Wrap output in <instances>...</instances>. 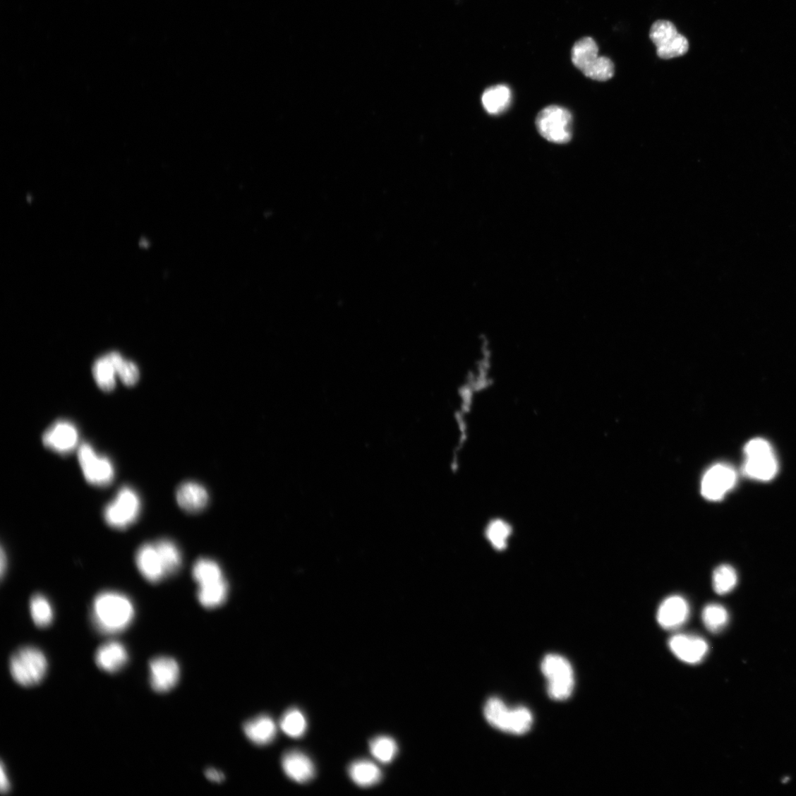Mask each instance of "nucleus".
<instances>
[{
    "mask_svg": "<svg viewBox=\"0 0 796 796\" xmlns=\"http://www.w3.org/2000/svg\"><path fill=\"white\" fill-rule=\"evenodd\" d=\"M511 532V526L507 523L502 520L496 519L491 521L488 525L486 536L495 549L502 550L506 548Z\"/></svg>",
    "mask_w": 796,
    "mask_h": 796,
    "instance_id": "obj_33",
    "label": "nucleus"
},
{
    "mask_svg": "<svg viewBox=\"0 0 796 796\" xmlns=\"http://www.w3.org/2000/svg\"><path fill=\"white\" fill-rule=\"evenodd\" d=\"M670 649L680 660L696 665L707 656L708 645L705 639L691 634H676L669 641Z\"/></svg>",
    "mask_w": 796,
    "mask_h": 796,
    "instance_id": "obj_13",
    "label": "nucleus"
},
{
    "mask_svg": "<svg viewBox=\"0 0 796 796\" xmlns=\"http://www.w3.org/2000/svg\"><path fill=\"white\" fill-rule=\"evenodd\" d=\"M205 776L208 780L217 783L223 782L225 778L224 775L222 772L213 768L207 769L205 772Z\"/></svg>",
    "mask_w": 796,
    "mask_h": 796,
    "instance_id": "obj_34",
    "label": "nucleus"
},
{
    "mask_svg": "<svg viewBox=\"0 0 796 796\" xmlns=\"http://www.w3.org/2000/svg\"><path fill=\"white\" fill-rule=\"evenodd\" d=\"M149 669L151 686L155 691L165 693L177 685L180 669L174 658L164 656L155 658L150 662Z\"/></svg>",
    "mask_w": 796,
    "mask_h": 796,
    "instance_id": "obj_14",
    "label": "nucleus"
},
{
    "mask_svg": "<svg viewBox=\"0 0 796 796\" xmlns=\"http://www.w3.org/2000/svg\"><path fill=\"white\" fill-rule=\"evenodd\" d=\"M134 604L123 593L104 591L96 596L92 606V620L99 632L111 635L123 632L134 620Z\"/></svg>",
    "mask_w": 796,
    "mask_h": 796,
    "instance_id": "obj_1",
    "label": "nucleus"
},
{
    "mask_svg": "<svg viewBox=\"0 0 796 796\" xmlns=\"http://www.w3.org/2000/svg\"><path fill=\"white\" fill-rule=\"evenodd\" d=\"M0 786H1V792L7 793L11 788L8 777L6 772V768L4 764L1 765V779H0Z\"/></svg>",
    "mask_w": 796,
    "mask_h": 796,
    "instance_id": "obj_35",
    "label": "nucleus"
},
{
    "mask_svg": "<svg viewBox=\"0 0 796 796\" xmlns=\"http://www.w3.org/2000/svg\"><path fill=\"white\" fill-rule=\"evenodd\" d=\"M372 755L379 761L387 764L391 762L397 755V745L395 741L389 737H378L370 743Z\"/></svg>",
    "mask_w": 796,
    "mask_h": 796,
    "instance_id": "obj_32",
    "label": "nucleus"
},
{
    "mask_svg": "<svg viewBox=\"0 0 796 796\" xmlns=\"http://www.w3.org/2000/svg\"><path fill=\"white\" fill-rule=\"evenodd\" d=\"M128 660V652L124 645L119 641H112L102 645L95 654L98 668L110 673L121 670Z\"/></svg>",
    "mask_w": 796,
    "mask_h": 796,
    "instance_id": "obj_17",
    "label": "nucleus"
},
{
    "mask_svg": "<svg viewBox=\"0 0 796 796\" xmlns=\"http://www.w3.org/2000/svg\"><path fill=\"white\" fill-rule=\"evenodd\" d=\"M650 38L657 47V55L662 59L682 56L689 51L687 39L677 32L673 23L668 20L654 23L651 28Z\"/></svg>",
    "mask_w": 796,
    "mask_h": 796,
    "instance_id": "obj_8",
    "label": "nucleus"
},
{
    "mask_svg": "<svg viewBox=\"0 0 796 796\" xmlns=\"http://www.w3.org/2000/svg\"><path fill=\"white\" fill-rule=\"evenodd\" d=\"M737 584V574L735 569L728 565L718 567L713 574V586L720 595L731 592Z\"/></svg>",
    "mask_w": 796,
    "mask_h": 796,
    "instance_id": "obj_30",
    "label": "nucleus"
},
{
    "mask_svg": "<svg viewBox=\"0 0 796 796\" xmlns=\"http://www.w3.org/2000/svg\"><path fill=\"white\" fill-rule=\"evenodd\" d=\"M689 613V605L684 597L671 596L660 605L657 611V621L665 629H677L687 622Z\"/></svg>",
    "mask_w": 796,
    "mask_h": 796,
    "instance_id": "obj_15",
    "label": "nucleus"
},
{
    "mask_svg": "<svg viewBox=\"0 0 796 796\" xmlns=\"http://www.w3.org/2000/svg\"><path fill=\"white\" fill-rule=\"evenodd\" d=\"M572 59L576 68L592 80L606 81L615 75V64L609 58L599 56V47L591 37L574 44Z\"/></svg>",
    "mask_w": 796,
    "mask_h": 796,
    "instance_id": "obj_2",
    "label": "nucleus"
},
{
    "mask_svg": "<svg viewBox=\"0 0 796 796\" xmlns=\"http://www.w3.org/2000/svg\"><path fill=\"white\" fill-rule=\"evenodd\" d=\"M737 483V474L725 464H718L711 467L704 476L701 483L702 495L708 501L718 502L732 490Z\"/></svg>",
    "mask_w": 796,
    "mask_h": 796,
    "instance_id": "obj_10",
    "label": "nucleus"
},
{
    "mask_svg": "<svg viewBox=\"0 0 796 796\" xmlns=\"http://www.w3.org/2000/svg\"><path fill=\"white\" fill-rule=\"evenodd\" d=\"M702 620L711 633H720L727 625L729 616L727 610L719 604H709L702 612Z\"/></svg>",
    "mask_w": 796,
    "mask_h": 796,
    "instance_id": "obj_28",
    "label": "nucleus"
},
{
    "mask_svg": "<svg viewBox=\"0 0 796 796\" xmlns=\"http://www.w3.org/2000/svg\"><path fill=\"white\" fill-rule=\"evenodd\" d=\"M176 497L179 506L189 513L201 512L209 502L207 490L201 485L191 482L181 484Z\"/></svg>",
    "mask_w": 796,
    "mask_h": 796,
    "instance_id": "obj_18",
    "label": "nucleus"
},
{
    "mask_svg": "<svg viewBox=\"0 0 796 796\" xmlns=\"http://www.w3.org/2000/svg\"><path fill=\"white\" fill-rule=\"evenodd\" d=\"M746 461L744 473L746 476L763 482L770 481L778 472V462L771 445L765 440L756 438L744 447Z\"/></svg>",
    "mask_w": 796,
    "mask_h": 796,
    "instance_id": "obj_6",
    "label": "nucleus"
},
{
    "mask_svg": "<svg viewBox=\"0 0 796 796\" xmlns=\"http://www.w3.org/2000/svg\"><path fill=\"white\" fill-rule=\"evenodd\" d=\"M533 721L530 711L522 706L510 709L506 732L523 735L529 731Z\"/></svg>",
    "mask_w": 796,
    "mask_h": 796,
    "instance_id": "obj_29",
    "label": "nucleus"
},
{
    "mask_svg": "<svg viewBox=\"0 0 796 796\" xmlns=\"http://www.w3.org/2000/svg\"><path fill=\"white\" fill-rule=\"evenodd\" d=\"M47 670L44 653L36 648L25 646L16 651L10 661V672L16 683L23 687L40 684Z\"/></svg>",
    "mask_w": 796,
    "mask_h": 796,
    "instance_id": "obj_4",
    "label": "nucleus"
},
{
    "mask_svg": "<svg viewBox=\"0 0 796 796\" xmlns=\"http://www.w3.org/2000/svg\"><path fill=\"white\" fill-rule=\"evenodd\" d=\"M282 768L294 782L305 784L313 778L315 767L310 758L300 751H290L282 758Z\"/></svg>",
    "mask_w": 796,
    "mask_h": 796,
    "instance_id": "obj_16",
    "label": "nucleus"
},
{
    "mask_svg": "<svg viewBox=\"0 0 796 796\" xmlns=\"http://www.w3.org/2000/svg\"><path fill=\"white\" fill-rule=\"evenodd\" d=\"M78 459L83 474L88 482L97 487H106L112 483L114 469L106 457L98 455L88 443L82 444L78 451Z\"/></svg>",
    "mask_w": 796,
    "mask_h": 796,
    "instance_id": "obj_9",
    "label": "nucleus"
},
{
    "mask_svg": "<svg viewBox=\"0 0 796 796\" xmlns=\"http://www.w3.org/2000/svg\"><path fill=\"white\" fill-rule=\"evenodd\" d=\"M572 115L566 108L550 106L539 112L536 126L540 135L549 142L569 143L572 137Z\"/></svg>",
    "mask_w": 796,
    "mask_h": 796,
    "instance_id": "obj_7",
    "label": "nucleus"
},
{
    "mask_svg": "<svg viewBox=\"0 0 796 796\" xmlns=\"http://www.w3.org/2000/svg\"><path fill=\"white\" fill-rule=\"evenodd\" d=\"M279 727L291 738L302 737L307 730V720L303 713L297 708L288 710L279 721Z\"/></svg>",
    "mask_w": 796,
    "mask_h": 796,
    "instance_id": "obj_26",
    "label": "nucleus"
},
{
    "mask_svg": "<svg viewBox=\"0 0 796 796\" xmlns=\"http://www.w3.org/2000/svg\"><path fill=\"white\" fill-rule=\"evenodd\" d=\"M135 562L140 573L149 583L157 584L170 576L156 542L143 544L136 553Z\"/></svg>",
    "mask_w": 796,
    "mask_h": 796,
    "instance_id": "obj_11",
    "label": "nucleus"
},
{
    "mask_svg": "<svg viewBox=\"0 0 796 796\" xmlns=\"http://www.w3.org/2000/svg\"><path fill=\"white\" fill-rule=\"evenodd\" d=\"M0 565H1V575H2V577H4V573L6 572V567H7V558H6V555L4 553V550L3 549H2V552H1V560H0Z\"/></svg>",
    "mask_w": 796,
    "mask_h": 796,
    "instance_id": "obj_36",
    "label": "nucleus"
},
{
    "mask_svg": "<svg viewBox=\"0 0 796 796\" xmlns=\"http://www.w3.org/2000/svg\"><path fill=\"white\" fill-rule=\"evenodd\" d=\"M228 591V584L226 579H223L217 582L198 586L197 598L206 608H218L226 601Z\"/></svg>",
    "mask_w": 796,
    "mask_h": 796,
    "instance_id": "obj_23",
    "label": "nucleus"
},
{
    "mask_svg": "<svg viewBox=\"0 0 796 796\" xmlns=\"http://www.w3.org/2000/svg\"><path fill=\"white\" fill-rule=\"evenodd\" d=\"M349 775L352 780L362 788L373 786L382 778L380 768L369 760H358L352 763L349 768Z\"/></svg>",
    "mask_w": 796,
    "mask_h": 796,
    "instance_id": "obj_22",
    "label": "nucleus"
},
{
    "mask_svg": "<svg viewBox=\"0 0 796 796\" xmlns=\"http://www.w3.org/2000/svg\"><path fill=\"white\" fill-rule=\"evenodd\" d=\"M93 377L97 385L104 392H111L117 385L119 378L117 369L111 352L95 361L92 368Z\"/></svg>",
    "mask_w": 796,
    "mask_h": 796,
    "instance_id": "obj_20",
    "label": "nucleus"
},
{
    "mask_svg": "<svg viewBox=\"0 0 796 796\" xmlns=\"http://www.w3.org/2000/svg\"><path fill=\"white\" fill-rule=\"evenodd\" d=\"M111 355L122 382L128 387L135 385L140 379V370L136 363L126 359L119 352H111Z\"/></svg>",
    "mask_w": 796,
    "mask_h": 796,
    "instance_id": "obj_31",
    "label": "nucleus"
},
{
    "mask_svg": "<svg viewBox=\"0 0 796 796\" xmlns=\"http://www.w3.org/2000/svg\"><path fill=\"white\" fill-rule=\"evenodd\" d=\"M192 574L198 586L217 582L224 579L219 564L208 558L198 560L194 564Z\"/></svg>",
    "mask_w": 796,
    "mask_h": 796,
    "instance_id": "obj_24",
    "label": "nucleus"
},
{
    "mask_svg": "<svg viewBox=\"0 0 796 796\" xmlns=\"http://www.w3.org/2000/svg\"><path fill=\"white\" fill-rule=\"evenodd\" d=\"M30 615L32 621L40 627L51 625L54 618L53 607L42 594L33 596L30 603Z\"/></svg>",
    "mask_w": 796,
    "mask_h": 796,
    "instance_id": "obj_27",
    "label": "nucleus"
},
{
    "mask_svg": "<svg viewBox=\"0 0 796 796\" xmlns=\"http://www.w3.org/2000/svg\"><path fill=\"white\" fill-rule=\"evenodd\" d=\"M509 711L501 699L493 696L485 705L484 715L490 725L506 732Z\"/></svg>",
    "mask_w": 796,
    "mask_h": 796,
    "instance_id": "obj_25",
    "label": "nucleus"
},
{
    "mask_svg": "<svg viewBox=\"0 0 796 796\" xmlns=\"http://www.w3.org/2000/svg\"><path fill=\"white\" fill-rule=\"evenodd\" d=\"M42 442L48 450L60 454H68L77 447L78 431L72 423L59 421L47 428L43 435Z\"/></svg>",
    "mask_w": 796,
    "mask_h": 796,
    "instance_id": "obj_12",
    "label": "nucleus"
},
{
    "mask_svg": "<svg viewBox=\"0 0 796 796\" xmlns=\"http://www.w3.org/2000/svg\"><path fill=\"white\" fill-rule=\"evenodd\" d=\"M541 670L548 681L547 692L555 701L567 700L574 687V671L566 658L557 654L546 655L541 663Z\"/></svg>",
    "mask_w": 796,
    "mask_h": 796,
    "instance_id": "obj_3",
    "label": "nucleus"
},
{
    "mask_svg": "<svg viewBox=\"0 0 796 796\" xmlns=\"http://www.w3.org/2000/svg\"><path fill=\"white\" fill-rule=\"evenodd\" d=\"M141 500L138 493L130 487L122 488L104 508L106 523L115 529H126L134 524L141 512Z\"/></svg>",
    "mask_w": 796,
    "mask_h": 796,
    "instance_id": "obj_5",
    "label": "nucleus"
},
{
    "mask_svg": "<svg viewBox=\"0 0 796 796\" xmlns=\"http://www.w3.org/2000/svg\"><path fill=\"white\" fill-rule=\"evenodd\" d=\"M512 100L511 90L500 85L489 88L482 96V103L486 111L492 115L501 114L510 107Z\"/></svg>",
    "mask_w": 796,
    "mask_h": 796,
    "instance_id": "obj_21",
    "label": "nucleus"
},
{
    "mask_svg": "<svg viewBox=\"0 0 796 796\" xmlns=\"http://www.w3.org/2000/svg\"><path fill=\"white\" fill-rule=\"evenodd\" d=\"M246 737L253 743L264 746L272 743L276 738L277 727L274 720L268 716H260L243 725Z\"/></svg>",
    "mask_w": 796,
    "mask_h": 796,
    "instance_id": "obj_19",
    "label": "nucleus"
}]
</instances>
